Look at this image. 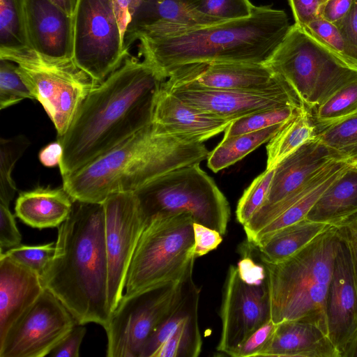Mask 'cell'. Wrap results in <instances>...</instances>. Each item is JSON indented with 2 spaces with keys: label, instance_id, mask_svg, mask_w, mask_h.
Masks as SVG:
<instances>
[{
  "label": "cell",
  "instance_id": "1",
  "mask_svg": "<svg viewBox=\"0 0 357 357\" xmlns=\"http://www.w3.org/2000/svg\"><path fill=\"white\" fill-rule=\"evenodd\" d=\"M162 79L145 61L127 55L121 66L96 86L59 140L64 178L152 123Z\"/></svg>",
  "mask_w": 357,
  "mask_h": 357
},
{
  "label": "cell",
  "instance_id": "2",
  "mask_svg": "<svg viewBox=\"0 0 357 357\" xmlns=\"http://www.w3.org/2000/svg\"><path fill=\"white\" fill-rule=\"evenodd\" d=\"M290 26L284 10L255 6L248 17L174 32L142 33L136 40L144 61L165 80L194 63H266Z\"/></svg>",
  "mask_w": 357,
  "mask_h": 357
},
{
  "label": "cell",
  "instance_id": "3",
  "mask_svg": "<svg viewBox=\"0 0 357 357\" xmlns=\"http://www.w3.org/2000/svg\"><path fill=\"white\" fill-rule=\"evenodd\" d=\"M41 280L77 324L106 327L111 313L103 204L73 201L69 217L58 227L54 255Z\"/></svg>",
  "mask_w": 357,
  "mask_h": 357
},
{
  "label": "cell",
  "instance_id": "4",
  "mask_svg": "<svg viewBox=\"0 0 357 357\" xmlns=\"http://www.w3.org/2000/svg\"><path fill=\"white\" fill-rule=\"evenodd\" d=\"M203 142L165 132L153 122L107 153L62 178L73 201L103 204L112 195L133 192L174 169L200 164Z\"/></svg>",
  "mask_w": 357,
  "mask_h": 357
},
{
  "label": "cell",
  "instance_id": "5",
  "mask_svg": "<svg viewBox=\"0 0 357 357\" xmlns=\"http://www.w3.org/2000/svg\"><path fill=\"white\" fill-rule=\"evenodd\" d=\"M338 241L336 228L331 225L284 260L271 263L260 259L266 272L274 324L300 320L328 335L327 299Z\"/></svg>",
  "mask_w": 357,
  "mask_h": 357
},
{
  "label": "cell",
  "instance_id": "6",
  "mask_svg": "<svg viewBox=\"0 0 357 357\" xmlns=\"http://www.w3.org/2000/svg\"><path fill=\"white\" fill-rule=\"evenodd\" d=\"M193 224L188 213L156 215L146 222L123 296L170 284L193 271Z\"/></svg>",
  "mask_w": 357,
  "mask_h": 357
},
{
  "label": "cell",
  "instance_id": "7",
  "mask_svg": "<svg viewBox=\"0 0 357 357\" xmlns=\"http://www.w3.org/2000/svg\"><path fill=\"white\" fill-rule=\"evenodd\" d=\"M312 111L335 92L357 79V71L344 64L296 24L265 63Z\"/></svg>",
  "mask_w": 357,
  "mask_h": 357
},
{
  "label": "cell",
  "instance_id": "8",
  "mask_svg": "<svg viewBox=\"0 0 357 357\" xmlns=\"http://www.w3.org/2000/svg\"><path fill=\"white\" fill-rule=\"evenodd\" d=\"M146 222L156 215L188 213L194 222L227 232L229 202L199 164L170 171L133 192Z\"/></svg>",
  "mask_w": 357,
  "mask_h": 357
},
{
  "label": "cell",
  "instance_id": "9",
  "mask_svg": "<svg viewBox=\"0 0 357 357\" xmlns=\"http://www.w3.org/2000/svg\"><path fill=\"white\" fill-rule=\"evenodd\" d=\"M0 59L17 64L19 75L52 121L57 139L64 135L82 102L99 84L73 59L50 58L31 49H0Z\"/></svg>",
  "mask_w": 357,
  "mask_h": 357
},
{
  "label": "cell",
  "instance_id": "10",
  "mask_svg": "<svg viewBox=\"0 0 357 357\" xmlns=\"http://www.w3.org/2000/svg\"><path fill=\"white\" fill-rule=\"evenodd\" d=\"M75 63L100 84L128 54L112 0H77L73 15Z\"/></svg>",
  "mask_w": 357,
  "mask_h": 357
},
{
  "label": "cell",
  "instance_id": "11",
  "mask_svg": "<svg viewBox=\"0 0 357 357\" xmlns=\"http://www.w3.org/2000/svg\"><path fill=\"white\" fill-rule=\"evenodd\" d=\"M192 275L170 284L123 296L104 328L107 356L140 357L143 348L181 295Z\"/></svg>",
  "mask_w": 357,
  "mask_h": 357
},
{
  "label": "cell",
  "instance_id": "12",
  "mask_svg": "<svg viewBox=\"0 0 357 357\" xmlns=\"http://www.w3.org/2000/svg\"><path fill=\"white\" fill-rule=\"evenodd\" d=\"M103 206L107 304L112 314L123 297L129 267L146 222L133 192L113 194Z\"/></svg>",
  "mask_w": 357,
  "mask_h": 357
},
{
  "label": "cell",
  "instance_id": "13",
  "mask_svg": "<svg viewBox=\"0 0 357 357\" xmlns=\"http://www.w3.org/2000/svg\"><path fill=\"white\" fill-rule=\"evenodd\" d=\"M72 314L45 289L0 342V357H44L77 324Z\"/></svg>",
  "mask_w": 357,
  "mask_h": 357
},
{
  "label": "cell",
  "instance_id": "14",
  "mask_svg": "<svg viewBox=\"0 0 357 357\" xmlns=\"http://www.w3.org/2000/svg\"><path fill=\"white\" fill-rule=\"evenodd\" d=\"M220 312L222 330L217 350L230 356L255 331L271 320L268 280L248 283L240 276L236 266H230Z\"/></svg>",
  "mask_w": 357,
  "mask_h": 357
},
{
  "label": "cell",
  "instance_id": "15",
  "mask_svg": "<svg viewBox=\"0 0 357 357\" xmlns=\"http://www.w3.org/2000/svg\"><path fill=\"white\" fill-rule=\"evenodd\" d=\"M164 81L162 87L186 105L231 121L266 109L303 106L289 85L273 91H257L214 89L193 84L169 86Z\"/></svg>",
  "mask_w": 357,
  "mask_h": 357
},
{
  "label": "cell",
  "instance_id": "16",
  "mask_svg": "<svg viewBox=\"0 0 357 357\" xmlns=\"http://www.w3.org/2000/svg\"><path fill=\"white\" fill-rule=\"evenodd\" d=\"M164 83L214 89L268 91L288 86L265 63L210 62L183 66Z\"/></svg>",
  "mask_w": 357,
  "mask_h": 357
},
{
  "label": "cell",
  "instance_id": "17",
  "mask_svg": "<svg viewBox=\"0 0 357 357\" xmlns=\"http://www.w3.org/2000/svg\"><path fill=\"white\" fill-rule=\"evenodd\" d=\"M327 323L328 337L340 357H354L357 346V289L347 248L340 238L327 299Z\"/></svg>",
  "mask_w": 357,
  "mask_h": 357
},
{
  "label": "cell",
  "instance_id": "18",
  "mask_svg": "<svg viewBox=\"0 0 357 357\" xmlns=\"http://www.w3.org/2000/svg\"><path fill=\"white\" fill-rule=\"evenodd\" d=\"M30 48L53 59H73V20L50 0H24Z\"/></svg>",
  "mask_w": 357,
  "mask_h": 357
},
{
  "label": "cell",
  "instance_id": "19",
  "mask_svg": "<svg viewBox=\"0 0 357 357\" xmlns=\"http://www.w3.org/2000/svg\"><path fill=\"white\" fill-rule=\"evenodd\" d=\"M45 289L37 273L0 255V342Z\"/></svg>",
  "mask_w": 357,
  "mask_h": 357
},
{
  "label": "cell",
  "instance_id": "20",
  "mask_svg": "<svg viewBox=\"0 0 357 357\" xmlns=\"http://www.w3.org/2000/svg\"><path fill=\"white\" fill-rule=\"evenodd\" d=\"M218 22L197 13L190 0H142L128 25L124 43L128 50L142 33L174 32Z\"/></svg>",
  "mask_w": 357,
  "mask_h": 357
},
{
  "label": "cell",
  "instance_id": "21",
  "mask_svg": "<svg viewBox=\"0 0 357 357\" xmlns=\"http://www.w3.org/2000/svg\"><path fill=\"white\" fill-rule=\"evenodd\" d=\"M152 122L167 133L204 142L225 132L232 121L198 111L160 86Z\"/></svg>",
  "mask_w": 357,
  "mask_h": 357
},
{
  "label": "cell",
  "instance_id": "22",
  "mask_svg": "<svg viewBox=\"0 0 357 357\" xmlns=\"http://www.w3.org/2000/svg\"><path fill=\"white\" fill-rule=\"evenodd\" d=\"M332 160H336L333 153L317 137L304 143L275 166L268 194L260 208L273 204L298 190Z\"/></svg>",
  "mask_w": 357,
  "mask_h": 357
},
{
  "label": "cell",
  "instance_id": "23",
  "mask_svg": "<svg viewBox=\"0 0 357 357\" xmlns=\"http://www.w3.org/2000/svg\"><path fill=\"white\" fill-rule=\"evenodd\" d=\"M340 357L328 335L312 324L287 320L276 324L257 357Z\"/></svg>",
  "mask_w": 357,
  "mask_h": 357
},
{
  "label": "cell",
  "instance_id": "24",
  "mask_svg": "<svg viewBox=\"0 0 357 357\" xmlns=\"http://www.w3.org/2000/svg\"><path fill=\"white\" fill-rule=\"evenodd\" d=\"M73 200L63 188L37 187L19 194L15 215L37 229L59 227L70 215Z\"/></svg>",
  "mask_w": 357,
  "mask_h": 357
},
{
  "label": "cell",
  "instance_id": "25",
  "mask_svg": "<svg viewBox=\"0 0 357 357\" xmlns=\"http://www.w3.org/2000/svg\"><path fill=\"white\" fill-rule=\"evenodd\" d=\"M357 212V168L353 165L323 192L307 218L333 225Z\"/></svg>",
  "mask_w": 357,
  "mask_h": 357
},
{
  "label": "cell",
  "instance_id": "26",
  "mask_svg": "<svg viewBox=\"0 0 357 357\" xmlns=\"http://www.w3.org/2000/svg\"><path fill=\"white\" fill-rule=\"evenodd\" d=\"M331 225L306 218L276 231L254 246L259 251L260 259L278 262L304 248Z\"/></svg>",
  "mask_w": 357,
  "mask_h": 357
},
{
  "label": "cell",
  "instance_id": "27",
  "mask_svg": "<svg viewBox=\"0 0 357 357\" xmlns=\"http://www.w3.org/2000/svg\"><path fill=\"white\" fill-rule=\"evenodd\" d=\"M312 112L301 108L287 121L266 145V169L275 168L284 158L316 137Z\"/></svg>",
  "mask_w": 357,
  "mask_h": 357
},
{
  "label": "cell",
  "instance_id": "28",
  "mask_svg": "<svg viewBox=\"0 0 357 357\" xmlns=\"http://www.w3.org/2000/svg\"><path fill=\"white\" fill-rule=\"evenodd\" d=\"M349 165L351 164L342 160H332L315 172L298 190L273 204L259 208L243 225L248 242H250L262 228L293 205L310 190Z\"/></svg>",
  "mask_w": 357,
  "mask_h": 357
},
{
  "label": "cell",
  "instance_id": "29",
  "mask_svg": "<svg viewBox=\"0 0 357 357\" xmlns=\"http://www.w3.org/2000/svg\"><path fill=\"white\" fill-rule=\"evenodd\" d=\"M223 138L207 157V165L218 172L243 159L245 155L268 142L284 124Z\"/></svg>",
  "mask_w": 357,
  "mask_h": 357
},
{
  "label": "cell",
  "instance_id": "30",
  "mask_svg": "<svg viewBox=\"0 0 357 357\" xmlns=\"http://www.w3.org/2000/svg\"><path fill=\"white\" fill-rule=\"evenodd\" d=\"M199 293L200 290L195 284L192 275L187 280L180 297L145 344L140 357H153L181 323L198 313Z\"/></svg>",
  "mask_w": 357,
  "mask_h": 357
},
{
  "label": "cell",
  "instance_id": "31",
  "mask_svg": "<svg viewBox=\"0 0 357 357\" xmlns=\"http://www.w3.org/2000/svg\"><path fill=\"white\" fill-rule=\"evenodd\" d=\"M351 165V164L340 169L310 190L293 205L262 228L249 243L257 245L276 231L306 218L310 209L323 192L331 184L340 177Z\"/></svg>",
  "mask_w": 357,
  "mask_h": 357
},
{
  "label": "cell",
  "instance_id": "32",
  "mask_svg": "<svg viewBox=\"0 0 357 357\" xmlns=\"http://www.w3.org/2000/svg\"><path fill=\"white\" fill-rule=\"evenodd\" d=\"M316 137L332 151L336 160L351 165L357 162V112L317 130Z\"/></svg>",
  "mask_w": 357,
  "mask_h": 357
},
{
  "label": "cell",
  "instance_id": "33",
  "mask_svg": "<svg viewBox=\"0 0 357 357\" xmlns=\"http://www.w3.org/2000/svg\"><path fill=\"white\" fill-rule=\"evenodd\" d=\"M0 49H31L24 0H0Z\"/></svg>",
  "mask_w": 357,
  "mask_h": 357
},
{
  "label": "cell",
  "instance_id": "34",
  "mask_svg": "<svg viewBox=\"0 0 357 357\" xmlns=\"http://www.w3.org/2000/svg\"><path fill=\"white\" fill-rule=\"evenodd\" d=\"M357 112V79L335 92L312 111L316 131L339 122Z\"/></svg>",
  "mask_w": 357,
  "mask_h": 357
},
{
  "label": "cell",
  "instance_id": "35",
  "mask_svg": "<svg viewBox=\"0 0 357 357\" xmlns=\"http://www.w3.org/2000/svg\"><path fill=\"white\" fill-rule=\"evenodd\" d=\"M202 347L198 313L181 323L160 346L153 357H197Z\"/></svg>",
  "mask_w": 357,
  "mask_h": 357
},
{
  "label": "cell",
  "instance_id": "36",
  "mask_svg": "<svg viewBox=\"0 0 357 357\" xmlns=\"http://www.w3.org/2000/svg\"><path fill=\"white\" fill-rule=\"evenodd\" d=\"M30 145L24 135H20L0 139V204L9 206L17 190L12 172Z\"/></svg>",
  "mask_w": 357,
  "mask_h": 357
},
{
  "label": "cell",
  "instance_id": "37",
  "mask_svg": "<svg viewBox=\"0 0 357 357\" xmlns=\"http://www.w3.org/2000/svg\"><path fill=\"white\" fill-rule=\"evenodd\" d=\"M304 106L289 105L259 111L233 121L225 129L223 138L282 124Z\"/></svg>",
  "mask_w": 357,
  "mask_h": 357
},
{
  "label": "cell",
  "instance_id": "38",
  "mask_svg": "<svg viewBox=\"0 0 357 357\" xmlns=\"http://www.w3.org/2000/svg\"><path fill=\"white\" fill-rule=\"evenodd\" d=\"M190 5L197 13L220 22L248 17L255 7L250 0H190Z\"/></svg>",
  "mask_w": 357,
  "mask_h": 357
},
{
  "label": "cell",
  "instance_id": "39",
  "mask_svg": "<svg viewBox=\"0 0 357 357\" xmlns=\"http://www.w3.org/2000/svg\"><path fill=\"white\" fill-rule=\"evenodd\" d=\"M15 63L0 59V109H4L24 99H35L17 72Z\"/></svg>",
  "mask_w": 357,
  "mask_h": 357
},
{
  "label": "cell",
  "instance_id": "40",
  "mask_svg": "<svg viewBox=\"0 0 357 357\" xmlns=\"http://www.w3.org/2000/svg\"><path fill=\"white\" fill-rule=\"evenodd\" d=\"M274 171L275 168H266L264 172L254 179L240 198L236 209V218L242 225L251 218L265 202Z\"/></svg>",
  "mask_w": 357,
  "mask_h": 357
},
{
  "label": "cell",
  "instance_id": "41",
  "mask_svg": "<svg viewBox=\"0 0 357 357\" xmlns=\"http://www.w3.org/2000/svg\"><path fill=\"white\" fill-rule=\"evenodd\" d=\"M302 28L344 64L353 69L348 57L344 40L335 24L319 16Z\"/></svg>",
  "mask_w": 357,
  "mask_h": 357
},
{
  "label": "cell",
  "instance_id": "42",
  "mask_svg": "<svg viewBox=\"0 0 357 357\" xmlns=\"http://www.w3.org/2000/svg\"><path fill=\"white\" fill-rule=\"evenodd\" d=\"M55 252V243L39 245H20L0 255L10 258L37 273L40 278L49 267Z\"/></svg>",
  "mask_w": 357,
  "mask_h": 357
},
{
  "label": "cell",
  "instance_id": "43",
  "mask_svg": "<svg viewBox=\"0 0 357 357\" xmlns=\"http://www.w3.org/2000/svg\"><path fill=\"white\" fill-rule=\"evenodd\" d=\"M339 238L347 248L357 289V212L333 224Z\"/></svg>",
  "mask_w": 357,
  "mask_h": 357
},
{
  "label": "cell",
  "instance_id": "44",
  "mask_svg": "<svg viewBox=\"0 0 357 357\" xmlns=\"http://www.w3.org/2000/svg\"><path fill=\"white\" fill-rule=\"evenodd\" d=\"M344 40L351 68L357 71V0L347 15L335 24Z\"/></svg>",
  "mask_w": 357,
  "mask_h": 357
},
{
  "label": "cell",
  "instance_id": "45",
  "mask_svg": "<svg viewBox=\"0 0 357 357\" xmlns=\"http://www.w3.org/2000/svg\"><path fill=\"white\" fill-rule=\"evenodd\" d=\"M276 324L271 320L255 331L230 355L232 357H257L273 334Z\"/></svg>",
  "mask_w": 357,
  "mask_h": 357
},
{
  "label": "cell",
  "instance_id": "46",
  "mask_svg": "<svg viewBox=\"0 0 357 357\" xmlns=\"http://www.w3.org/2000/svg\"><path fill=\"white\" fill-rule=\"evenodd\" d=\"M22 239L9 206L0 204V253L21 245Z\"/></svg>",
  "mask_w": 357,
  "mask_h": 357
},
{
  "label": "cell",
  "instance_id": "47",
  "mask_svg": "<svg viewBox=\"0 0 357 357\" xmlns=\"http://www.w3.org/2000/svg\"><path fill=\"white\" fill-rule=\"evenodd\" d=\"M195 258L202 257L216 249L222 243V234L210 227L201 224H193Z\"/></svg>",
  "mask_w": 357,
  "mask_h": 357
},
{
  "label": "cell",
  "instance_id": "48",
  "mask_svg": "<svg viewBox=\"0 0 357 357\" xmlns=\"http://www.w3.org/2000/svg\"><path fill=\"white\" fill-rule=\"evenodd\" d=\"M86 333V328L84 324H77L49 356L52 357H78L80 346Z\"/></svg>",
  "mask_w": 357,
  "mask_h": 357
},
{
  "label": "cell",
  "instance_id": "49",
  "mask_svg": "<svg viewBox=\"0 0 357 357\" xmlns=\"http://www.w3.org/2000/svg\"><path fill=\"white\" fill-rule=\"evenodd\" d=\"M295 24L303 27L319 17L321 0H288Z\"/></svg>",
  "mask_w": 357,
  "mask_h": 357
},
{
  "label": "cell",
  "instance_id": "50",
  "mask_svg": "<svg viewBox=\"0 0 357 357\" xmlns=\"http://www.w3.org/2000/svg\"><path fill=\"white\" fill-rule=\"evenodd\" d=\"M354 0H326L319 8V16L336 24L349 12Z\"/></svg>",
  "mask_w": 357,
  "mask_h": 357
},
{
  "label": "cell",
  "instance_id": "51",
  "mask_svg": "<svg viewBox=\"0 0 357 357\" xmlns=\"http://www.w3.org/2000/svg\"><path fill=\"white\" fill-rule=\"evenodd\" d=\"M240 276L247 282L251 284L261 283L267 280L264 266L256 263L251 257L245 256L237 264Z\"/></svg>",
  "mask_w": 357,
  "mask_h": 357
},
{
  "label": "cell",
  "instance_id": "52",
  "mask_svg": "<svg viewBox=\"0 0 357 357\" xmlns=\"http://www.w3.org/2000/svg\"><path fill=\"white\" fill-rule=\"evenodd\" d=\"M142 0H112L114 13L122 38L124 39L128 25Z\"/></svg>",
  "mask_w": 357,
  "mask_h": 357
},
{
  "label": "cell",
  "instance_id": "53",
  "mask_svg": "<svg viewBox=\"0 0 357 357\" xmlns=\"http://www.w3.org/2000/svg\"><path fill=\"white\" fill-rule=\"evenodd\" d=\"M63 148L61 142L57 140L44 146L38 153V158L42 165L47 167L59 165L62 156Z\"/></svg>",
  "mask_w": 357,
  "mask_h": 357
},
{
  "label": "cell",
  "instance_id": "54",
  "mask_svg": "<svg viewBox=\"0 0 357 357\" xmlns=\"http://www.w3.org/2000/svg\"><path fill=\"white\" fill-rule=\"evenodd\" d=\"M54 3L57 5L65 12L70 15H73L74 9L77 0H50Z\"/></svg>",
  "mask_w": 357,
  "mask_h": 357
},
{
  "label": "cell",
  "instance_id": "55",
  "mask_svg": "<svg viewBox=\"0 0 357 357\" xmlns=\"http://www.w3.org/2000/svg\"><path fill=\"white\" fill-rule=\"evenodd\" d=\"M354 357H357V346H356V349Z\"/></svg>",
  "mask_w": 357,
  "mask_h": 357
},
{
  "label": "cell",
  "instance_id": "56",
  "mask_svg": "<svg viewBox=\"0 0 357 357\" xmlns=\"http://www.w3.org/2000/svg\"><path fill=\"white\" fill-rule=\"evenodd\" d=\"M353 165H354L356 168H357V162H356L355 163H354V164H353Z\"/></svg>",
  "mask_w": 357,
  "mask_h": 357
},
{
  "label": "cell",
  "instance_id": "57",
  "mask_svg": "<svg viewBox=\"0 0 357 357\" xmlns=\"http://www.w3.org/2000/svg\"><path fill=\"white\" fill-rule=\"evenodd\" d=\"M321 1H322V3H323V2L326 1V0H321Z\"/></svg>",
  "mask_w": 357,
  "mask_h": 357
}]
</instances>
